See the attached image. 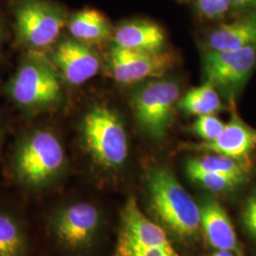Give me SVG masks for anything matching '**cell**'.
I'll return each mask as SVG.
<instances>
[{
  "mask_svg": "<svg viewBox=\"0 0 256 256\" xmlns=\"http://www.w3.org/2000/svg\"><path fill=\"white\" fill-rule=\"evenodd\" d=\"M176 64L170 52H146L112 45L108 55L110 76L120 84H133L164 77Z\"/></svg>",
  "mask_w": 256,
  "mask_h": 256,
  "instance_id": "cell-9",
  "label": "cell"
},
{
  "mask_svg": "<svg viewBox=\"0 0 256 256\" xmlns=\"http://www.w3.org/2000/svg\"><path fill=\"white\" fill-rule=\"evenodd\" d=\"M68 156L63 140L46 124L26 130L12 149L10 169L14 180L30 191L52 187L64 176Z\"/></svg>",
  "mask_w": 256,
  "mask_h": 256,
  "instance_id": "cell-1",
  "label": "cell"
},
{
  "mask_svg": "<svg viewBox=\"0 0 256 256\" xmlns=\"http://www.w3.org/2000/svg\"></svg>",
  "mask_w": 256,
  "mask_h": 256,
  "instance_id": "cell-30",
  "label": "cell"
},
{
  "mask_svg": "<svg viewBox=\"0 0 256 256\" xmlns=\"http://www.w3.org/2000/svg\"><path fill=\"white\" fill-rule=\"evenodd\" d=\"M115 256H180L174 250L160 247H142L124 241H117Z\"/></svg>",
  "mask_w": 256,
  "mask_h": 256,
  "instance_id": "cell-22",
  "label": "cell"
},
{
  "mask_svg": "<svg viewBox=\"0 0 256 256\" xmlns=\"http://www.w3.org/2000/svg\"><path fill=\"white\" fill-rule=\"evenodd\" d=\"M200 208L202 229L210 246L218 250H229L241 256L242 248L223 206L214 198L204 196Z\"/></svg>",
  "mask_w": 256,
  "mask_h": 256,
  "instance_id": "cell-13",
  "label": "cell"
},
{
  "mask_svg": "<svg viewBox=\"0 0 256 256\" xmlns=\"http://www.w3.org/2000/svg\"><path fill=\"white\" fill-rule=\"evenodd\" d=\"M102 223L101 210L90 202H79L59 207L48 218V228L64 250L80 252L93 246Z\"/></svg>",
  "mask_w": 256,
  "mask_h": 256,
  "instance_id": "cell-7",
  "label": "cell"
},
{
  "mask_svg": "<svg viewBox=\"0 0 256 256\" xmlns=\"http://www.w3.org/2000/svg\"><path fill=\"white\" fill-rule=\"evenodd\" d=\"M118 240L142 247L174 250L162 227L149 220L131 196L122 210Z\"/></svg>",
  "mask_w": 256,
  "mask_h": 256,
  "instance_id": "cell-12",
  "label": "cell"
},
{
  "mask_svg": "<svg viewBox=\"0 0 256 256\" xmlns=\"http://www.w3.org/2000/svg\"><path fill=\"white\" fill-rule=\"evenodd\" d=\"M116 46L146 52H160L164 50V30L155 22L147 19H133L122 22L114 28Z\"/></svg>",
  "mask_w": 256,
  "mask_h": 256,
  "instance_id": "cell-14",
  "label": "cell"
},
{
  "mask_svg": "<svg viewBox=\"0 0 256 256\" xmlns=\"http://www.w3.org/2000/svg\"><path fill=\"white\" fill-rule=\"evenodd\" d=\"M28 239L18 218L0 212V256H28Z\"/></svg>",
  "mask_w": 256,
  "mask_h": 256,
  "instance_id": "cell-19",
  "label": "cell"
},
{
  "mask_svg": "<svg viewBox=\"0 0 256 256\" xmlns=\"http://www.w3.org/2000/svg\"><path fill=\"white\" fill-rule=\"evenodd\" d=\"M66 82L45 52H26L5 86L10 102L23 114L54 113L66 102Z\"/></svg>",
  "mask_w": 256,
  "mask_h": 256,
  "instance_id": "cell-2",
  "label": "cell"
},
{
  "mask_svg": "<svg viewBox=\"0 0 256 256\" xmlns=\"http://www.w3.org/2000/svg\"><path fill=\"white\" fill-rule=\"evenodd\" d=\"M232 110L230 120L218 137L210 142L183 144L182 149L250 160V155L256 150V129L241 119L234 108Z\"/></svg>",
  "mask_w": 256,
  "mask_h": 256,
  "instance_id": "cell-11",
  "label": "cell"
},
{
  "mask_svg": "<svg viewBox=\"0 0 256 256\" xmlns=\"http://www.w3.org/2000/svg\"><path fill=\"white\" fill-rule=\"evenodd\" d=\"M187 174L194 182L212 192H232L248 180L243 178L212 173L194 172Z\"/></svg>",
  "mask_w": 256,
  "mask_h": 256,
  "instance_id": "cell-20",
  "label": "cell"
},
{
  "mask_svg": "<svg viewBox=\"0 0 256 256\" xmlns=\"http://www.w3.org/2000/svg\"><path fill=\"white\" fill-rule=\"evenodd\" d=\"M232 10L239 14L256 10V0H232Z\"/></svg>",
  "mask_w": 256,
  "mask_h": 256,
  "instance_id": "cell-25",
  "label": "cell"
},
{
  "mask_svg": "<svg viewBox=\"0 0 256 256\" xmlns=\"http://www.w3.org/2000/svg\"><path fill=\"white\" fill-rule=\"evenodd\" d=\"M2 144H3V128L0 122V155H1V149H2Z\"/></svg>",
  "mask_w": 256,
  "mask_h": 256,
  "instance_id": "cell-28",
  "label": "cell"
},
{
  "mask_svg": "<svg viewBox=\"0 0 256 256\" xmlns=\"http://www.w3.org/2000/svg\"><path fill=\"white\" fill-rule=\"evenodd\" d=\"M225 124L214 114L198 116V119L192 122L190 131L200 138L202 142H210L220 136Z\"/></svg>",
  "mask_w": 256,
  "mask_h": 256,
  "instance_id": "cell-21",
  "label": "cell"
},
{
  "mask_svg": "<svg viewBox=\"0 0 256 256\" xmlns=\"http://www.w3.org/2000/svg\"><path fill=\"white\" fill-rule=\"evenodd\" d=\"M14 34L26 52H48L61 38L68 12L52 0H18L14 9Z\"/></svg>",
  "mask_w": 256,
  "mask_h": 256,
  "instance_id": "cell-5",
  "label": "cell"
},
{
  "mask_svg": "<svg viewBox=\"0 0 256 256\" xmlns=\"http://www.w3.org/2000/svg\"><path fill=\"white\" fill-rule=\"evenodd\" d=\"M178 106L187 114L203 116L218 112L222 108V102L218 90L206 81L202 86L185 93L178 101Z\"/></svg>",
  "mask_w": 256,
  "mask_h": 256,
  "instance_id": "cell-18",
  "label": "cell"
},
{
  "mask_svg": "<svg viewBox=\"0 0 256 256\" xmlns=\"http://www.w3.org/2000/svg\"><path fill=\"white\" fill-rule=\"evenodd\" d=\"M4 40H5V32H4V28H3V25L0 20V52L2 50V48H3L4 42H5Z\"/></svg>",
  "mask_w": 256,
  "mask_h": 256,
  "instance_id": "cell-26",
  "label": "cell"
},
{
  "mask_svg": "<svg viewBox=\"0 0 256 256\" xmlns=\"http://www.w3.org/2000/svg\"><path fill=\"white\" fill-rule=\"evenodd\" d=\"M256 66V46L236 50H207L203 56L206 81L234 102Z\"/></svg>",
  "mask_w": 256,
  "mask_h": 256,
  "instance_id": "cell-8",
  "label": "cell"
},
{
  "mask_svg": "<svg viewBox=\"0 0 256 256\" xmlns=\"http://www.w3.org/2000/svg\"><path fill=\"white\" fill-rule=\"evenodd\" d=\"M210 256H234V254L229 250H218Z\"/></svg>",
  "mask_w": 256,
  "mask_h": 256,
  "instance_id": "cell-27",
  "label": "cell"
},
{
  "mask_svg": "<svg viewBox=\"0 0 256 256\" xmlns=\"http://www.w3.org/2000/svg\"><path fill=\"white\" fill-rule=\"evenodd\" d=\"M180 96L178 82L162 77L152 79L133 92L131 108L140 126L149 137L158 140L167 135Z\"/></svg>",
  "mask_w": 256,
  "mask_h": 256,
  "instance_id": "cell-6",
  "label": "cell"
},
{
  "mask_svg": "<svg viewBox=\"0 0 256 256\" xmlns=\"http://www.w3.org/2000/svg\"><path fill=\"white\" fill-rule=\"evenodd\" d=\"M46 52L68 86H82L100 72L102 63L98 54L92 46L72 36L61 37Z\"/></svg>",
  "mask_w": 256,
  "mask_h": 256,
  "instance_id": "cell-10",
  "label": "cell"
},
{
  "mask_svg": "<svg viewBox=\"0 0 256 256\" xmlns=\"http://www.w3.org/2000/svg\"><path fill=\"white\" fill-rule=\"evenodd\" d=\"M188 1H190V0H188ZM192 1H198V0H192Z\"/></svg>",
  "mask_w": 256,
  "mask_h": 256,
  "instance_id": "cell-29",
  "label": "cell"
},
{
  "mask_svg": "<svg viewBox=\"0 0 256 256\" xmlns=\"http://www.w3.org/2000/svg\"><path fill=\"white\" fill-rule=\"evenodd\" d=\"M208 50H236L256 46V10L239 14L212 30L207 39Z\"/></svg>",
  "mask_w": 256,
  "mask_h": 256,
  "instance_id": "cell-15",
  "label": "cell"
},
{
  "mask_svg": "<svg viewBox=\"0 0 256 256\" xmlns=\"http://www.w3.org/2000/svg\"><path fill=\"white\" fill-rule=\"evenodd\" d=\"M79 136L92 164L104 173H116L129 154L128 132L119 112L106 102L92 104L82 116Z\"/></svg>",
  "mask_w": 256,
  "mask_h": 256,
  "instance_id": "cell-3",
  "label": "cell"
},
{
  "mask_svg": "<svg viewBox=\"0 0 256 256\" xmlns=\"http://www.w3.org/2000/svg\"><path fill=\"white\" fill-rule=\"evenodd\" d=\"M196 9L204 18L218 20L232 10V0H198Z\"/></svg>",
  "mask_w": 256,
  "mask_h": 256,
  "instance_id": "cell-23",
  "label": "cell"
},
{
  "mask_svg": "<svg viewBox=\"0 0 256 256\" xmlns=\"http://www.w3.org/2000/svg\"><path fill=\"white\" fill-rule=\"evenodd\" d=\"M149 202L166 229L180 240H192L202 229L200 208L173 172L156 166L147 176Z\"/></svg>",
  "mask_w": 256,
  "mask_h": 256,
  "instance_id": "cell-4",
  "label": "cell"
},
{
  "mask_svg": "<svg viewBox=\"0 0 256 256\" xmlns=\"http://www.w3.org/2000/svg\"><path fill=\"white\" fill-rule=\"evenodd\" d=\"M252 160H243L227 156L206 153L205 155L196 156L187 160L185 169L186 173H212L227 174L248 178L252 170Z\"/></svg>",
  "mask_w": 256,
  "mask_h": 256,
  "instance_id": "cell-17",
  "label": "cell"
},
{
  "mask_svg": "<svg viewBox=\"0 0 256 256\" xmlns=\"http://www.w3.org/2000/svg\"><path fill=\"white\" fill-rule=\"evenodd\" d=\"M66 28L70 36L92 45H101L113 39L114 28L100 10L84 9L68 16Z\"/></svg>",
  "mask_w": 256,
  "mask_h": 256,
  "instance_id": "cell-16",
  "label": "cell"
},
{
  "mask_svg": "<svg viewBox=\"0 0 256 256\" xmlns=\"http://www.w3.org/2000/svg\"><path fill=\"white\" fill-rule=\"evenodd\" d=\"M241 220L248 232L256 239V190L245 203Z\"/></svg>",
  "mask_w": 256,
  "mask_h": 256,
  "instance_id": "cell-24",
  "label": "cell"
}]
</instances>
